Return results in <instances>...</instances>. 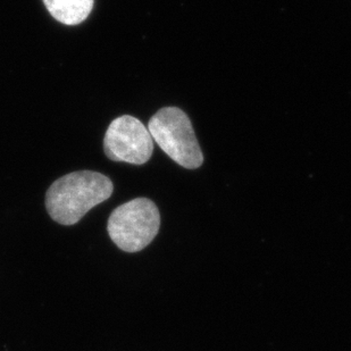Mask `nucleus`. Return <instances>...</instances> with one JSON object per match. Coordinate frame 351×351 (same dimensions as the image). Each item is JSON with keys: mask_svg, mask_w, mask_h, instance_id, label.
I'll return each instance as SVG.
<instances>
[{"mask_svg": "<svg viewBox=\"0 0 351 351\" xmlns=\"http://www.w3.org/2000/svg\"><path fill=\"white\" fill-rule=\"evenodd\" d=\"M113 190L112 181L100 173H70L55 181L47 191V210L55 222L73 226L90 209L110 198Z\"/></svg>", "mask_w": 351, "mask_h": 351, "instance_id": "1", "label": "nucleus"}, {"mask_svg": "<svg viewBox=\"0 0 351 351\" xmlns=\"http://www.w3.org/2000/svg\"><path fill=\"white\" fill-rule=\"evenodd\" d=\"M154 141L176 164L184 169H199L204 155L189 117L178 107H164L148 123Z\"/></svg>", "mask_w": 351, "mask_h": 351, "instance_id": "2", "label": "nucleus"}, {"mask_svg": "<svg viewBox=\"0 0 351 351\" xmlns=\"http://www.w3.org/2000/svg\"><path fill=\"white\" fill-rule=\"evenodd\" d=\"M160 226V214L150 199L136 198L117 207L107 224L114 243L123 252H138L153 241Z\"/></svg>", "mask_w": 351, "mask_h": 351, "instance_id": "3", "label": "nucleus"}, {"mask_svg": "<svg viewBox=\"0 0 351 351\" xmlns=\"http://www.w3.org/2000/svg\"><path fill=\"white\" fill-rule=\"evenodd\" d=\"M104 149L114 162L143 165L153 155L154 140L140 119L124 115L110 123L104 139Z\"/></svg>", "mask_w": 351, "mask_h": 351, "instance_id": "4", "label": "nucleus"}, {"mask_svg": "<svg viewBox=\"0 0 351 351\" xmlns=\"http://www.w3.org/2000/svg\"><path fill=\"white\" fill-rule=\"evenodd\" d=\"M50 15L65 25H77L89 16L93 0H43Z\"/></svg>", "mask_w": 351, "mask_h": 351, "instance_id": "5", "label": "nucleus"}]
</instances>
